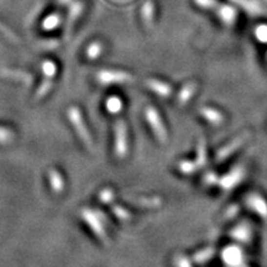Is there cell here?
<instances>
[{
    "instance_id": "cell-1",
    "label": "cell",
    "mask_w": 267,
    "mask_h": 267,
    "mask_svg": "<svg viewBox=\"0 0 267 267\" xmlns=\"http://www.w3.org/2000/svg\"><path fill=\"white\" fill-rule=\"evenodd\" d=\"M81 217H82L83 222L88 225L90 230L93 231L97 238L102 241L105 245H109V238L108 234H106L105 230V219H104V214L102 212H98V210H93V209L89 208H83L81 210Z\"/></svg>"
},
{
    "instance_id": "cell-2",
    "label": "cell",
    "mask_w": 267,
    "mask_h": 267,
    "mask_svg": "<svg viewBox=\"0 0 267 267\" xmlns=\"http://www.w3.org/2000/svg\"><path fill=\"white\" fill-rule=\"evenodd\" d=\"M67 117H68L69 123L72 124V126L74 127L77 135L80 136V139L82 140V143L87 146L88 148L92 150L93 148V139L90 135L89 130H88L87 125H85L84 119H83V115L81 113L80 109L77 106H69L68 110H67Z\"/></svg>"
},
{
    "instance_id": "cell-3",
    "label": "cell",
    "mask_w": 267,
    "mask_h": 267,
    "mask_svg": "<svg viewBox=\"0 0 267 267\" xmlns=\"http://www.w3.org/2000/svg\"><path fill=\"white\" fill-rule=\"evenodd\" d=\"M144 115H145L146 123L150 125L151 130L154 132V135L157 139V141L161 144L166 143L167 139H168V134H167V129L164 124V120H162L161 115L157 111V109L152 105L146 106L145 111H144Z\"/></svg>"
},
{
    "instance_id": "cell-4",
    "label": "cell",
    "mask_w": 267,
    "mask_h": 267,
    "mask_svg": "<svg viewBox=\"0 0 267 267\" xmlns=\"http://www.w3.org/2000/svg\"><path fill=\"white\" fill-rule=\"evenodd\" d=\"M114 151L118 159L123 160L127 156V125L123 119H118L114 124Z\"/></svg>"
},
{
    "instance_id": "cell-5",
    "label": "cell",
    "mask_w": 267,
    "mask_h": 267,
    "mask_svg": "<svg viewBox=\"0 0 267 267\" xmlns=\"http://www.w3.org/2000/svg\"><path fill=\"white\" fill-rule=\"evenodd\" d=\"M245 166H244V164H236V166H234L229 172L220 176L218 185H219L223 190H225V192H229V190H233L236 185H240L244 181V178H245Z\"/></svg>"
},
{
    "instance_id": "cell-6",
    "label": "cell",
    "mask_w": 267,
    "mask_h": 267,
    "mask_svg": "<svg viewBox=\"0 0 267 267\" xmlns=\"http://www.w3.org/2000/svg\"><path fill=\"white\" fill-rule=\"evenodd\" d=\"M95 78L103 85L125 84V83L132 82L134 80L129 72L114 71V69H102L95 74Z\"/></svg>"
},
{
    "instance_id": "cell-7",
    "label": "cell",
    "mask_w": 267,
    "mask_h": 267,
    "mask_svg": "<svg viewBox=\"0 0 267 267\" xmlns=\"http://www.w3.org/2000/svg\"><path fill=\"white\" fill-rule=\"evenodd\" d=\"M249 138H250L249 132H244V134H241V135L234 138L230 143H227L226 145L223 146V147L217 152V157H215L217 162H224L225 160L229 159L231 155L235 154L239 148H241L244 145H245V143L249 140Z\"/></svg>"
},
{
    "instance_id": "cell-8",
    "label": "cell",
    "mask_w": 267,
    "mask_h": 267,
    "mask_svg": "<svg viewBox=\"0 0 267 267\" xmlns=\"http://www.w3.org/2000/svg\"><path fill=\"white\" fill-rule=\"evenodd\" d=\"M245 205L252 213L267 220V201L259 193H250L245 197Z\"/></svg>"
},
{
    "instance_id": "cell-9",
    "label": "cell",
    "mask_w": 267,
    "mask_h": 267,
    "mask_svg": "<svg viewBox=\"0 0 267 267\" xmlns=\"http://www.w3.org/2000/svg\"><path fill=\"white\" fill-rule=\"evenodd\" d=\"M222 260L226 266L240 267L244 262V251L239 245L225 246L222 251Z\"/></svg>"
},
{
    "instance_id": "cell-10",
    "label": "cell",
    "mask_w": 267,
    "mask_h": 267,
    "mask_svg": "<svg viewBox=\"0 0 267 267\" xmlns=\"http://www.w3.org/2000/svg\"><path fill=\"white\" fill-rule=\"evenodd\" d=\"M233 240L241 244H250L252 240V226L250 223L241 222L233 227L229 233Z\"/></svg>"
},
{
    "instance_id": "cell-11",
    "label": "cell",
    "mask_w": 267,
    "mask_h": 267,
    "mask_svg": "<svg viewBox=\"0 0 267 267\" xmlns=\"http://www.w3.org/2000/svg\"><path fill=\"white\" fill-rule=\"evenodd\" d=\"M146 87L151 90L152 93L160 97V98H169L172 95L173 89L172 87L166 82H162V81L156 80V78H148L145 82Z\"/></svg>"
},
{
    "instance_id": "cell-12",
    "label": "cell",
    "mask_w": 267,
    "mask_h": 267,
    "mask_svg": "<svg viewBox=\"0 0 267 267\" xmlns=\"http://www.w3.org/2000/svg\"><path fill=\"white\" fill-rule=\"evenodd\" d=\"M199 114L206 123H209L213 126H220L225 120L224 114L213 106H201Z\"/></svg>"
},
{
    "instance_id": "cell-13",
    "label": "cell",
    "mask_w": 267,
    "mask_h": 267,
    "mask_svg": "<svg viewBox=\"0 0 267 267\" xmlns=\"http://www.w3.org/2000/svg\"><path fill=\"white\" fill-rule=\"evenodd\" d=\"M215 15L220 19V21L226 26H231L238 18V10L229 4H220L219 8L215 10Z\"/></svg>"
},
{
    "instance_id": "cell-14",
    "label": "cell",
    "mask_w": 267,
    "mask_h": 267,
    "mask_svg": "<svg viewBox=\"0 0 267 267\" xmlns=\"http://www.w3.org/2000/svg\"><path fill=\"white\" fill-rule=\"evenodd\" d=\"M125 201L132 205L145 209H156L162 205V199L160 197H126Z\"/></svg>"
},
{
    "instance_id": "cell-15",
    "label": "cell",
    "mask_w": 267,
    "mask_h": 267,
    "mask_svg": "<svg viewBox=\"0 0 267 267\" xmlns=\"http://www.w3.org/2000/svg\"><path fill=\"white\" fill-rule=\"evenodd\" d=\"M231 1L252 16H260L265 14V6L260 0H231Z\"/></svg>"
},
{
    "instance_id": "cell-16",
    "label": "cell",
    "mask_w": 267,
    "mask_h": 267,
    "mask_svg": "<svg viewBox=\"0 0 267 267\" xmlns=\"http://www.w3.org/2000/svg\"><path fill=\"white\" fill-rule=\"evenodd\" d=\"M48 183L51 185V189H52L53 193L60 194L63 192L64 189V180L63 176L61 175L59 169L51 168L48 171Z\"/></svg>"
},
{
    "instance_id": "cell-17",
    "label": "cell",
    "mask_w": 267,
    "mask_h": 267,
    "mask_svg": "<svg viewBox=\"0 0 267 267\" xmlns=\"http://www.w3.org/2000/svg\"><path fill=\"white\" fill-rule=\"evenodd\" d=\"M197 92V83L196 82H189L185 83L182 87V89L178 93V104L180 105H185L190 102V99L193 98V95Z\"/></svg>"
},
{
    "instance_id": "cell-18",
    "label": "cell",
    "mask_w": 267,
    "mask_h": 267,
    "mask_svg": "<svg viewBox=\"0 0 267 267\" xmlns=\"http://www.w3.org/2000/svg\"><path fill=\"white\" fill-rule=\"evenodd\" d=\"M196 162L198 164L199 168L205 167L208 162V155H206V143L205 139L201 138L197 143V152H196Z\"/></svg>"
},
{
    "instance_id": "cell-19",
    "label": "cell",
    "mask_w": 267,
    "mask_h": 267,
    "mask_svg": "<svg viewBox=\"0 0 267 267\" xmlns=\"http://www.w3.org/2000/svg\"><path fill=\"white\" fill-rule=\"evenodd\" d=\"M1 76L5 78H10V80L20 81V82L25 83V84H31L32 78L30 74H27L26 72L22 71H11V69H4L1 72Z\"/></svg>"
},
{
    "instance_id": "cell-20",
    "label": "cell",
    "mask_w": 267,
    "mask_h": 267,
    "mask_svg": "<svg viewBox=\"0 0 267 267\" xmlns=\"http://www.w3.org/2000/svg\"><path fill=\"white\" fill-rule=\"evenodd\" d=\"M105 109L109 114L111 115H117L120 111L123 110V101L120 97H117V95H111L106 99L105 102Z\"/></svg>"
},
{
    "instance_id": "cell-21",
    "label": "cell",
    "mask_w": 267,
    "mask_h": 267,
    "mask_svg": "<svg viewBox=\"0 0 267 267\" xmlns=\"http://www.w3.org/2000/svg\"><path fill=\"white\" fill-rule=\"evenodd\" d=\"M215 255V249L213 246H208L204 249L199 250L193 255V261L196 264H205L209 260H212Z\"/></svg>"
},
{
    "instance_id": "cell-22",
    "label": "cell",
    "mask_w": 267,
    "mask_h": 267,
    "mask_svg": "<svg viewBox=\"0 0 267 267\" xmlns=\"http://www.w3.org/2000/svg\"><path fill=\"white\" fill-rule=\"evenodd\" d=\"M178 171H180L182 175H193V173H196L197 171L199 169L198 164L196 162V160L194 161H192V160H182V161L178 162Z\"/></svg>"
},
{
    "instance_id": "cell-23",
    "label": "cell",
    "mask_w": 267,
    "mask_h": 267,
    "mask_svg": "<svg viewBox=\"0 0 267 267\" xmlns=\"http://www.w3.org/2000/svg\"><path fill=\"white\" fill-rule=\"evenodd\" d=\"M141 15H143L144 21L147 26H151L152 22H154V15H155V6L152 4L151 0L146 1L143 6V11H141Z\"/></svg>"
},
{
    "instance_id": "cell-24",
    "label": "cell",
    "mask_w": 267,
    "mask_h": 267,
    "mask_svg": "<svg viewBox=\"0 0 267 267\" xmlns=\"http://www.w3.org/2000/svg\"><path fill=\"white\" fill-rule=\"evenodd\" d=\"M52 85H53V80H51V78L43 77L42 83L40 84L39 89L36 90L35 98H36L37 101H40V99L45 98L46 95H47L48 93L51 92V89H52Z\"/></svg>"
},
{
    "instance_id": "cell-25",
    "label": "cell",
    "mask_w": 267,
    "mask_h": 267,
    "mask_svg": "<svg viewBox=\"0 0 267 267\" xmlns=\"http://www.w3.org/2000/svg\"><path fill=\"white\" fill-rule=\"evenodd\" d=\"M111 212H113V214L115 215L118 219L122 220V222H129L132 217L131 213H130L126 208H124V206L122 205H118V204L111 203Z\"/></svg>"
},
{
    "instance_id": "cell-26",
    "label": "cell",
    "mask_w": 267,
    "mask_h": 267,
    "mask_svg": "<svg viewBox=\"0 0 267 267\" xmlns=\"http://www.w3.org/2000/svg\"><path fill=\"white\" fill-rule=\"evenodd\" d=\"M193 1L197 6H199V8L204 9V10L214 11V13L215 10L219 8L220 4H222L220 1H218V0H193Z\"/></svg>"
},
{
    "instance_id": "cell-27",
    "label": "cell",
    "mask_w": 267,
    "mask_h": 267,
    "mask_svg": "<svg viewBox=\"0 0 267 267\" xmlns=\"http://www.w3.org/2000/svg\"><path fill=\"white\" fill-rule=\"evenodd\" d=\"M57 73V66L52 61H45L42 63V74L45 78H51L53 80Z\"/></svg>"
},
{
    "instance_id": "cell-28",
    "label": "cell",
    "mask_w": 267,
    "mask_h": 267,
    "mask_svg": "<svg viewBox=\"0 0 267 267\" xmlns=\"http://www.w3.org/2000/svg\"><path fill=\"white\" fill-rule=\"evenodd\" d=\"M254 35L260 43H267V24H260L255 27Z\"/></svg>"
},
{
    "instance_id": "cell-29",
    "label": "cell",
    "mask_w": 267,
    "mask_h": 267,
    "mask_svg": "<svg viewBox=\"0 0 267 267\" xmlns=\"http://www.w3.org/2000/svg\"><path fill=\"white\" fill-rule=\"evenodd\" d=\"M219 177L214 171H208L203 177V185L205 187H215L219 183Z\"/></svg>"
},
{
    "instance_id": "cell-30",
    "label": "cell",
    "mask_w": 267,
    "mask_h": 267,
    "mask_svg": "<svg viewBox=\"0 0 267 267\" xmlns=\"http://www.w3.org/2000/svg\"><path fill=\"white\" fill-rule=\"evenodd\" d=\"M102 52H103V46L99 42H93L92 45L88 47L87 57L89 60H95L98 59L99 56L102 55Z\"/></svg>"
},
{
    "instance_id": "cell-31",
    "label": "cell",
    "mask_w": 267,
    "mask_h": 267,
    "mask_svg": "<svg viewBox=\"0 0 267 267\" xmlns=\"http://www.w3.org/2000/svg\"><path fill=\"white\" fill-rule=\"evenodd\" d=\"M14 140V132L9 127L0 126V145H6Z\"/></svg>"
},
{
    "instance_id": "cell-32",
    "label": "cell",
    "mask_w": 267,
    "mask_h": 267,
    "mask_svg": "<svg viewBox=\"0 0 267 267\" xmlns=\"http://www.w3.org/2000/svg\"><path fill=\"white\" fill-rule=\"evenodd\" d=\"M99 199L103 204H111L115 199V193L111 188H104L99 193Z\"/></svg>"
},
{
    "instance_id": "cell-33",
    "label": "cell",
    "mask_w": 267,
    "mask_h": 267,
    "mask_svg": "<svg viewBox=\"0 0 267 267\" xmlns=\"http://www.w3.org/2000/svg\"><path fill=\"white\" fill-rule=\"evenodd\" d=\"M173 262H175L176 267H192L189 259L185 255H176Z\"/></svg>"
},
{
    "instance_id": "cell-34",
    "label": "cell",
    "mask_w": 267,
    "mask_h": 267,
    "mask_svg": "<svg viewBox=\"0 0 267 267\" xmlns=\"http://www.w3.org/2000/svg\"><path fill=\"white\" fill-rule=\"evenodd\" d=\"M239 213H240V206L238 204H231V205L227 206L226 212H225V218L226 219H234V218L238 217Z\"/></svg>"
},
{
    "instance_id": "cell-35",
    "label": "cell",
    "mask_w": 267,
    "mask_h": 267,
    "mask_svg": "<svg viewBox=\"0 0 267 267\" xmlns=\"http://www.w3.org/2000/svg\"><path fill=\"white\" fill-rule=\"evenodd\" d=\"M264 1H266V3H267V0H264Z\"/></svg>"
},
{
    "instance_id": "cell-36",
    "label": "cell",
    "mask_w": 267,
    "mask_h": 267,
    "mask_svg": "<svg viewBox=\"0 0 267 267\" xmlns=\"http://www.w3.org/2000/svg\"><path fill=\"white\" fill-rule=\"evenodd\" d=\"M243 267H246V266H243Z\"/></svg>"
}]
</instances>
